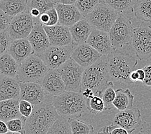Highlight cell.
<instances>
[{"mask_svg":"<svg viewBox=\"0 0 151 134\" xmlns=\"http://www.w3.org/2000/svg\"><path fill=\"white\" fill-rule=\"evenodd\" d=\"M52 104L59 115L66 118L80 116L88 110L87 99L81 92L74 91H65L54 96Z\"/></svg>","mask_w":151,"mask_h":134,"instance_id":"4","label":"cell"},{"mask_svg":"<svg viewBox=\"0 0 151 134\" xmlns=\"http://www.w3.org/2000/svg\"><path fill=\"white\" fill-rule=\"evenodd\" d=\"M88 110L92 113L98 114L106 110L105 102L101 96L94 95L91 99L87 100Z\"/></svg>","mask_w":151,"mask_h":134,"instance_id":"34","label":"cell"},{"mask_svg":"<svg viewBox=\"0 0 151 134\" xmlns=\"http://www.w3.org/2000/svg\"><path fill=\"white\" fill-rule=\"evenodd\" d=\"M85 69L71 57L58 68L65 82V91L81 92Z\"/></svg>","mask_w":151,"mask_h":134,"instance_id":"9","label":"cell"},{"mask_svg":"<svg viewBox=\"0 0 151 134\" xmlns=\"http://www.w3.org/2000/svg\"><path fill=\"white\" fill-rule=\"evenodd\" d=\"M116 97L113 101V106L118 111L131 108L133 106L134 96L129 88H118L116 90Z\"/></svg>","mask_w":151,"mask_h":134,"instance_id":"26","label":"cell"},{"mask_svg":"<svg viewBox=\"0 0 151 134\" xmlns=\"http://www.w3.org/2000/svg\"><path fill=\"white\" fill-rule=\"evenodd\" d=\"M49 68L38 55L33 52L19 64L17 80L19 82L41 83Z\"/></svg>","mask_w":151,"mask_h":134,"instance_id":"5","label":"cell"},{"mask_svg":"<svg viewBox=\"0 0 151 134\" xmlns=\"http://www.w3.org/2000/svg\"><path fill=\"white\" fill-rule=\"evenodd\" d=\"M51 1L56 3V4H57V3H60V0H51Z\"/></svg>","mask_w":151,"mask_h":134,"instance_id":"47","label":"cell"},{"mask_svg":"<svg viewBox=\"0 0 151 134\" xmlns=\"http://www.w3.org/2000/svg\"><path fill=\"white\" fill-rule=\"evenodd\" d=\"M43 26H54L58 24V14L55 6L43 13L39 18Z\"/></svg>","mask_w":151,"mask_h":134,"instance_id":"33","label":"cell"},{"mask_svg":"<svg viewBox=\"0 0 151 134\" xmlns=\"http://www.w3.org/2000/svg\"><path fill=\"white\" fill-rule=\"evenodd\" d=\"M133 29L131 20L123 14L119 13L109 32L114 50H125L130 49Z\"/></svg>","mask_w":151,"mask_h":134,"instance_id":"6","label":"cell"},{"mask_svg":"<svg viewBox=\"0 0 151 134\" xmlns=\"http://www.w3.org/2000/svg\"><path fill=\"white\" fill-rule=\"evenodd\" d=\"M86 43L96 50L102 56H107L114 50L109 32L93 29Z\"/></svg>","mask_w":151,"mask_h":134,"instance_id":"18","label":"cell"},{"mask_svg":"<svg viewBox=\"0 0 151 134\" xmlns=\"http://www.w3.org/2000/svg\"><path fill=\"white\" fill-rule=\"evenodd\" d=\"M25 118L21 117L12 119L6 122L7 125L9 133H18L25 134Z\"/></svg>","mask_w":151,"mask_h":134,"instance_id":"36","label":"cell"},{"mask_svg":"<svg viewBox=\"0 0 151 134\" xmlns=\"http://www.w3.org/2000/svg\"><path fill=\"white\" fill-rule=\"evenodd\" d=\"M56 4L51 0H28L27 12L29 13L34 21H40L43 13L54 7Z\"/></svg>","mask_w":151,"mask_h":134,"instance_id":"24","label":"cell"},{"mask_svg":"<svg viewBox=\"0 0 151 134\" xmlns=\"http://www.w3.org/2000/svg\"><path fill=\"white\" fill-rule=\"evenodd\" d=\"M19 99L31 102L34 106L44 102L49 97L44 90L42 85L36 82H19Z\"/></svg>","mask_w":151,"mask_h":134,"instance_id":"13","label":"cell"},{"mask_svg":"<svg viewBox=\"0 0 151 134\" xmlns=\"http://www.w3.org/2000/svg\"><path fill=\"white\" fill-rule=\"evenodd\" d=\"M3 1V0H0V1Z\"/></svg>","mask_w":151,"mask_h":134,"instance_id":"49","label":"cell"},{"mask_svg":"<svg viewBox=\"0 0 151 134\" xmlns=\"http://www.w3.org/2000/svg\"><path fill=\"white\" fill-rule=\"evenodd\" d=\"M111 81L107 68V56H103L96 63L85 69L81 91L85 88H91L95 95L101 96L103 90Z\"/></svg>","mask_w":151,"mask_h":134,"instance_id":"3","label":"cell"},{"mask_svg":"<svg viewBox=\"0 0 151 134\" xmlns=\"http://www.w3.org/2000/svg\"><path fill=\"white\" fill-rule=\"evenodd\" d=\"M50 45L67 46L73 44L69 27L60 24L54 26H44Z\"/></svg>","mask_w":151,"mask_h":134,"instance_id":"16","label":"cell"},{"mask_svg":"<svg viewBox=\"0 0 151 134\" xmlns=\"http://www.w3.org/2000/svg\"><path fill=\"white\" fill-rule=\"evenodd\" d=\"M19 82L16 78L1 75L0 77V101L19 99Z\"/></svg>","mask_w":151,"mask_h":134,"instance_id":"20","label":"cell"},{"mask_svg":"<svg viewBox=\"0 0 151 134\" xmlns=\"http://www.w3.org/2000/svg\"><path fill=\"white\" fill-rule=\"evenodd\" d=\"M40 84L47 94L53 97L65 91V82L58 69H49Z\"/></svg>","mask_w":151,"mask_h":134,"instance_id":"17","label":"cell"},{"mask_svg":"<svg viewBox=\"0 0 151 134\" xmlns=\"http://www.w3.org/2000/svg\"><path fill=\"white\" fill-rule=\"evenodd\" d=\"M34 21V27L27 39L31 44L34 52L40 56L50 46V43L42 23L40 21Z\"/></svg>","mask_w":151,"mask_h":134,"instance_id":"15","label":"cell"},{"mask_svg":"<svg viewBox=\"0 0 151 134\" xmlns=\"http://www.w3.org/2000/svg\"><path fill=\"white\" fill-rule=\"evenodd\" d=\"M19 99L0 101V120L7 122L22 117L19 111Z\"/></svg>","mask_w":151,"mask_h":134,"instance_id":"23","label":"cell"},{"mask_svg":"<svg viewBox=\"0 0 151 134\" xmlns=\"http://www.w3.org/2000/svg\"><path fill=\"white\" fill-rule=\"evenodd\" d=\"M107 68L111 81L124 84H134L130 74L138 64L136 58L123 50H114L107 56Z\"/></svg>","mask_w":151,"mask_h":134,"instance_id":"2","label":"cell"},{"mask_svg":"<svg viewBox=\"0 0 151 134\" xmlns=\"http://www.w3.org/2000/svg\"><path fill=\"white\" fill-rule=\"evenodd\" d=\"M142 113L138 108H131L119 111L114 116L112 125L122 127L132 133L142 125Z\"/></svg>","mask_w":151,"mask_h":134,"instance_id":"12","label":"cell"},{"mask_svg":"<svg viewBox=\"0 0 151 134\" xmlns=\"http://www.w3.org/2000/svg\"><path fill=\"white\" fill-rule=\"evenodd\" d=\"M92 29L93 28L85 18L69 27L74 45L86 42Z\"/></svg>","mask_w":151,"mask_h":134,"instance_id":"22","label":"cell"},{"mask_svg":"<svg viewBox=\"0 0 151 134\" xmlns=\"http://www.w3.org/2000/svg\"><path fill=\"white\" fill-rule=\"evenodd\" d=\"M81 93L82 94V95H83V97L87 99V100H89V99H91L95 95L94 91L91 88L83 89V90L81 91Z\"/></svg>","mask_w":151,"mask_h":134,"instance_id":"42","label":"cell"},{"mask_svg":"<svg viewBox=\"0 0 151 134\" xmlns=\"http://www.w3.org/2000/svg\"><path fill=\"white\" fill-rule=\"evenodd\" d=\"M136 70L138 72L139 75V81L142 82L144 80V79L145 77V71H144L143 68H139V69H137Z\"/></svg>","mask_w":151,"mask_h":134,"instance_id":"45","label":"cell"},{"mask_svg":"<svg viewBox=\"0 0 151 134\" xmlns=\"http://www.w3.org/2000/svg\"><path fill=\"white\" fill-rule=\"evenodd\" d=\"M34 109V105L31 102L24 99H19V111L20 114L24 118H27L31 115Z\"/></svg>","mask_w":151,"mask_h":134,"instance_id":"38","label":"cell"},{"mask_svg":"<svg viewBox=\"0 0 151 134\" xmlns=\"http://www.w3.org/2000/svg\"><path fill=\"white\" fill-rule=\"evenodd\" d=\"M34 25L33 18L26 11L12 17L6 30L12 40L27 38Z\"/></svg>","mask_w":151,"mask_h":134,"instance_id":"11","label":"cell"},{"mask_svg":"<svg viewBox=\"0 0 151 134\" xmlns=\"http://www.w3.org/2000/svg\"><path fill=\"white\" fill-rule=\"evenodd\" d=\"M138 0H101L111 6L119 13H129L134 12V9Z\"/></svg>","mask_w":151,"mask_h":134,"instance_id":"29","label":"cell"},{"mask_svg":"<svg viewBox=\"0 0 151 134\" xmlns=\"http://www.w3.org/2000/svg\"><path fill=\"white\" fill-rule=\"evenodd\" d=\"M68 134L72 133L70 125L68 118L63 116H59L51 126L47 134Z\"/></svg>","mask_w":151,"mask_h":134,"instance_id":"30","label":"cell"},{"mask_svg":"<svg viewBox=\"0 0 151 134\" xmlns=\"http://www.w3.org/2000/svg\"><path fill=\"white\" fill-rule=\"evenodd\" d=\"M130 48L139 60L151 57V27L142 24L133 29Z\"/></svg>","mask_w":151,"mask_h":134,"instance_id":"8","label":"cell"},{"mask_svg":"<svg viewBox=\"0 0 151 134\" xmlns=\"http://www.w3.org/2000/svg\"><path fill=\"white\" fill-rule=\"evenodd\" d=\"M116 90L114 89V82L112 81L106 87L102 92L101 97L105 102L106 110L111 109L113 106V101L116 97Z\"/></svg>","mask_w":151,"mask_h":134,"instance_id":"32","label":"cell"},{"mask_svg":"<svg viewBox=\"0 0 151 134\" xmlns=\"http://www.w3.org/2000/svg\"><path fill=\"white\" fill-rule=\"evenodd\" d=\"M28 0H3L0 1V9L6 14L14 17L26 12Z\"/></svg>","mask_w":151,"mask_h":134,"instance_id":"27","label":"cell"},{"mask_svg":"<svg viewBox=\"0 0 151 134\" xmlns=\"http://www.w3.org/2000/svg\"><path fill=\"white\" fill-rule=\"evenodd\" d=\"M101 1V0H78L74 5L85 18Z\"/></svg>","mask_w":151,"mask_h":134,"instance_id":"35","label":"cell"},{"mask_svg":"<svg viewBox=\"0 0 151 134\" xmlns=\"http://www.w3.org/2000/svg\"><path fill=\"white\" fill-rule=\"evenodd\" d=\"M12 18V17L6 14L2 9H0V32L7 29Z\"/></svg>","mask_w":151,"mask_h":134,"instance_id":"39","label":"cell"},{"mask_svg":"<svg viewBox=\"0 0 151 134\" xmlns=\"http://www.w3.org/2000/svg\"><path fill=\"white\" fill-rule=\"evenodd\" d=\"M19 63L9 52L0 56V72L1 75L17 79Z\"/></svg>","mask_w":151,"mask_h":134,"instance_id":"25","label":"cell"},{"mask_svg":"<svg viewBox=\"0 0 151 134\" xmlns=\"http://www.w3.org/2000/svg\"><path fill=\"white\" fill-rule=\"evenodd\" d=\"M9 133L6 122L0 120V134H5Z\"/></svg>","mask_w":151,"mask_h":134,"instance_id":"43","label":"cell"},{"mask_svg":"<svg viewBox=\"0 0 151 134\" xmlns=\"http://www.w3.org/2000/svg\"><path fill=\"white\" fill-rule=\"evenodd\" d=\"M74 44L67 46L50 45L40 55L49 69H58L71 57Z\"/></svg>","mask_w":151,"mask_h":134,"instance_id":"10","label":"cell"},{"mask_svg":"<svg viewBox=\"0 0 151 134\" xmlns=\"http://www.w3.org/2000/svg\"><path fill=\"white\" fill-rule=\"evenodd\" d=\"M9 52L19 64L30 56L34 51L28 39L23 38L12 40Z\"/></svg>","mask_w":151,"mask_h":134,"instance_id":"21","label":"cell"},{"mask_svg":"<svg viewBox=\"0 0 151 134\" xmlns=\"http://www.w3.org/2000/svg\"><path fill=\"white\" fill-rule=\"evenodd\" d=\"M70 125L72 133L73 134H88L93 133L94 130L92 127L80 120L68 118Z\"/></svg>","mask_w":151,"mask_h":134,"instance_id":"31","label":"cell"},{"mask_svg":"<svg viewBox=\"0 0 151 134\" xmlns=\"http://www.w3.org/2000/svg\"><path fill=\"white\" fill-rule=\"evenodd\" d=\"M119 12L111 6L100 2L85 17L93 29L109 32L119 16Z\"/></svg>","mask_w":151,"mask_h":134,"instance_id":"7","label":"cell"},{"mask_svg":"<svg viewBox=\"0 0 151 134\" xmlns=\"http://www.w3.org/2000/svg\"><path fill=\"white\" fill-rule=\"evenodd\" d=\"M145 73V77L142 83L147 90L151 92V63L147 64L143 68Z\"/></svg>","mask_w":151,"mask_h":134,"instance_id":"40","label":"cell"},{"mask_svg":"<svg viewBox=\"0 0 151 134\" xmlns=\"http://www.w3.org/2000/svg\"><path fill=\"white\" fill-rule=\"evenodd\" d=\"M134 12L138 20L151 23V0H138Z\"/></svg>","mask_w":151,"mask_h":134,"instance_id":"28","label":"cell"},{"mask_svg":"<svg viewBox=\"0 0 151 134\" xmlns=\"http://www.w3.org/2000/svg\"><path fill=\"white\" fill-rule=\"evenodd\" d=\"M78 0H60L61 3H63V4H68V5H74L75 3Z\"/></svg>","mask_w":151,"mask_h":134,"instance_id":"46","label":"cell"},{"mask_svg":"<svg viewBox=\"0 0 151 134\" xmlns=\"http://www.w3.org/2000/svg\"><path fill=\"white\" fill-rule=\"evenodd\" d=\"M52 99L53 96L50 95L44 102L34 106L31 115L25 119L26 134H47L60 116L52 104Z\"/></svg>","mask_w":151,"mask_h":134,"instance_id":"1","label":"cell"},{"mask_svg":"<svg viewBox=\"0 0 151 134\" xmlns=\"http://www.w3.org/2000/svg\"><path fill=\"white\" fill-rule=\"evenodd\" d=\"M141 126L142 127H141V130L139 132V133L151 134V122L147 123L143 121Z\"/></svg>","mask_w":151,"mask_h":134,"instance_id":"41","label":"cell"},{"mask_svg":"<svg viewBox=\"0 0 151 134\" xmlns=\"http://www.w3.org/2000/svg\"><path fill=\"white\" fill-rule=\"evenodd\" d=\"M12 41V39L7 30H6L0 32V56L8 52Z\"/></svg>","mask_w":151,"mask_h":134,"instance_id":"37","label":"cell"},{"mask_svg":"<svg viewBox=\"0 0 151 134\" xmlns=\"http://www.w3.org/2000/svg\"><path fill=\"white\" fill-rule=\"evenodd\" d=\"M130 80L133 83L139 81V75L137 70H134L131 72V73L130 74Z\"/></svg>","mask_w":151,"mask_h":134,"instance_id":"44","label":"cell"},{"mask_svg":"<svg viewBox=\"0 0 151 134\" xmlns=\"http://www.w3.org/2000/svg\"><path fill=\"white\" fill-rule=\"evenodd\" d=\"M1 72H0V77H1Z\"/></svg>","mask_w":151,"mask_h":134,"instance_id":"48","label":"cell"},{"mask_svg":"<svg viewBox=\"0 0 151 134\" xmlns=\"http://www.w3.org/2000/svg\"><path fill=\"white\" fill-rule=\"evenodd\" d=\"M103 56L87 43H83L74 46L71 58L86 68L96 63Z\"/></svg>","mask_w":151,"mask_h":134,"instance_id":"14","label":"cell"},{"mask_svg":"<svg viewBox=\"0 0 151 134\" xmlns=\"http://www.w3.org/2000/svg\"><path fill=\"white\" fill-rule=\"evenodd\" d=\"M58 14V24L70 27L76 23L84 18L80 10L74 5L57 3L55 5Z\"/></svg>","mask_w":151,"mask_h":134,"instance_id":"19","label":"cell"}]
</instances>
